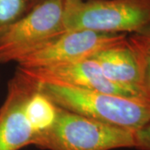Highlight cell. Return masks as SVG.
Returning <instances> with one entry per match:
<instances>
[{
    "label": "cell",
    "instance_id": "14",
    "mask_svg": "<svg viewBox=\"0 0 150 150\" xmlns=\"http://www.w3.org/2000/svg\"><path fill=\"white\" fill-rule=\"evenodd\" d=\"M24 1L26 2V4H27L28 6V8H29V9H30L32 7L38 4V3H40V2L43 1V0H24Z\"/></svg>",
    "mask_w": 150,
    "mask_h": 150
},
{
    "label": "cell",
    "instance_id": "9",
    "mask_svg": "<svg viewBox=\"0 0 150 150\" xmlns=\"http://www.w3.org/2000/svg\"><path fill=\"white\" fill-rule=\"evenodd\" d=\"M25 115L35 135L54 124L57 117V106L35 88L25 104Z\"/></svg>",
    "mask_w": 150,
    "mask_h": 150
},
{
    "label": "cell",
    "instance_id": "8",
    "mask_svg": "<svg viewBox=\"0 0 150 150\" xmlns=\"http://www.w3.org/2000/svg\"><path fill=\"white\" fill-rule=\"evenodd\" d=\"M88 59L93 60L110 80L145 88L139 54L128 37L98 51Z\"/></svg>",
    "mask_w": 150,
    "mask_h": 150
},
{
    "label": "cell",
    "instance_id": "12",
    "mask_svg": "<svg viewBox=\"0 0 150 150\" xmlns=\"http://www.w3.org/2000/svg\"><path fill=\"white\" fill-rule=\"evenodd\" d=\"M134 148L139 150H150V121L134 133Z\"/></svg>",
    "mask_w": 150,
    "mask_h": 150
},
{
    "label": "cell",
    "instance_id": "6",
    "mask_svg": "<svg viewBox=\"0 0 150 150\" xmlns=\"http://www.w3.org/2000/svg\"><path fill=\"white\" fill-rule=\"evenodd\" d=\"M18 70L33 82L56 83L150 103V97L145 88L110 80L103 74L98 65L90 59L41 69L18 68Z\"/></svg>",
    "mask_w": 150,
    "mask_h": 150
},
{
    "label": "cell",
    "instance_id": "13",
    "mask_svg": "<svg viewBox=\"0 0 150 150\" xmlns=\"http://www.w3.org/2000/svg\"><path fill=\"white\" fill-rule=\"evenodd\" d=\"M134 34H136L138 37H139L140 38L145 40L146 42L150 43V24L144 28L142 30H140L139 32L136 33Z\"/></svg>",
    "mask_w": 150,
    "mask_h": 150
},
{
    "label": "cell",
    "instance_id": "5",
    "mask_svg": "<svg viewBox=\"0 0 150 150\" xmlns=\"http://www.w3.org/2000/svg\"><path fill=\"white\" fill-rule=\"evenodd\" d=\"M126 33L66 30L17 59L18 68L33 69L88 59L103 48L120 43Z\"/></svg>",
    "mask_w": 150,
    "mask_h": 150
},
{
    "label": "cell",
    "instance_id": "10",
    "mask_svg": "<svg viewBox=\"0 0 150 150\" xmlns=\"http://www.w3.org/2000/svg\"><path fill=\"white\" fill-rule=\"evenodd\" d=\"M29 9L24 0H0V32Z\"/></svg>",
    "mask_w": 150,
    "mask_h": 150
},
{
    "label": "cell",
    "instance_id": "1",
    "mask_svg": "<svg viewBox=\"0 0 150 150\" xmlns=\"http://www.w3.org/2000/svg\"><path fill=\"white\" fill-rule=\"evenodd\" d=\"M33 82V81H32ZM36 90L56 106L133 133L150 121V103L48 82H33Z\"/></svg>",
    "mask_w": 150,
    "mask_h": 150
},
{
    "label": "cell",
    "instance_id": "4",
    "mask_svg": "<svg viewBox=\"0 0 150 150\" xmlns=\"http://www.w3.org/2000/svg\"><path fill=\"white\" fill-rule=\"evenodd\" d=\"M64 0H43L0 32V63L16 62L65 30Z\"/></svg>",
    "mask_w": 150,
    "mask_h": 150
},
{
    "label": "cell",
    "instance_id": "2",
    "mask_svg": "<svg viewBox=\"0 0 150 150\" xmlns=\"http://www.w3.org/2000/svg\"><path fill=\"white\" fill-rule=\"evenodd\" d=\"M31 145L48 150L134 148V133L57 106V117L54 124L47 130L35 134Z\"/></svg>",
    "mask_w": 150,
    "mask_h": 150
},
{
    "label": "cell",
    "instance_id": "3",
    "mask_svg": "<svg viewBox=\"0 0 150 150\" xmlns=\"http://www.w3.org/2000/svg\"><path fill=\"white\" fill-rule=\"evenodd\" d=\"M65 30L136 33L150 24V0H64Z\"/></svg>",
    "mask_w": 150,
    "mask_h": 150
},
{
    "label": "cell",
    "instance_id": "7",
    "mask_svg": "<svg viewBox=\"0 0 150 150\" xmlns=\"http://www.w3.org/2000/svg\"><path fill=\"white\" fill-rule=\"evenodd\" d=\"M34 90V83L18 70L9 81L0 108V150H19L32 144L34 133L25 115V104Z\"/></svg>",
    "mask_w": 150,
    "mask_h": 150
},
{
    "label": "cell",
    "instance_id": "11",
    "mask_svg": "<svg viewBox=\"0 0 150 150\" xmlns=\"http://www.w3.org/2000/svg\"><path fill=\"white\" fill-rule=\"evenodd\" d=\"M129 38L139 54L143 68L144 86L150 97V43L146 42L134 33H132Z\"/></svg>",
    "mask_w": 150,
    "mask_h": 150
}]
</instances>
